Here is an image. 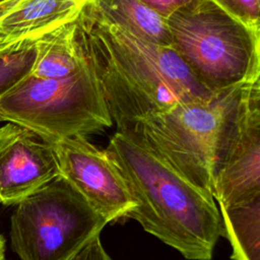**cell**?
<instances>
[{"label":"cell","mask_w":260,"mask_h":260,"mask_svg":"<svg viewBox=\"0 0 260 260\" xmlns=\"http://www.w3.org/2000/svg\"><path fill=\"white\" fill-rule=\"evenodd\" d=\"M59 176L52 143L13 123L0 127V204L16 205Z\"/></svg>","instance_id":"9c48e42d"},{"label":"cell","mask_w":260,"mask_h":260,"mask_svg":"<svg viewBox=\"0 0 260 260\" xmlns=\"http://www.w3.org/2000/svg\"><path fill=\"white\" fill-rule=\"evenodd\" d=\"M247 26L260 30V0H211Z\"/></svg>","instance_id":"9a60e30c"},{"label":"cell","mask_w":260,"mask_h":260,"mask_svg":"<svg viewBox=\"0 0 260 260\" xmlns=\"http://www.w3.org/2000/svg\"><path fill=\"white\" fill-rule=\"evenodd\" d=\"M67 260H114L101 242V234L92 237Z\"/></svg>","instance_id":"2e32d148"},{"label":"cell","mask_w":260,"mask_h":260,"mask_svg":"<svg viewBox=\"0 0 260 260\" xmlns=\"http://www.w3.org/2000/svg\"><path fill=\"white\" fill-rule=\"evenodd\" d=\"M52 144L60 176L108 223L127 217L135 201L106 149L95 147L84 136L64 138Z\"/></svg>","instance_id":"ba28073f"},{"label":"cell","mask_w":260,"mask_h":260,"mask_svg":"<svg viewBox=\"0 0 260 260\" xmlns=\"http://www.w3.org/2000/svg\"><path fill=\"white\" fill-rule=\"evenodd\" d=\"M82 6L96 18L139 39L172 48L167 20L141 0H87Z\"/></svg>","instance_id":"30bf717a"},{"label":"cell","mask_w":260,"mask_h":260,"mask_svg":"<svg viewBox=\"0 0 260 260\" xmlns=\"http://www.w3.org/2000/svg\"><path fill=\"white\" fill-rule=\"evenodd\" d=\"M106 150L135 201L127 217L184 258L210 260L223 236L213 196L190 182L130 129H117Z\"/></svg>","instance_id":"7a4b0ae2"},{"label":"cell","mask_w":260,"mask_h":260,"mask_svg":"<svg viewBox=\"0 0 260 260\" xmlns=\"http://www.w3.org/2000/svg\"><path fill=\"white\" fill-rule=\"evenodd\" d=\"M0 260H7L5 255V241L0 235Z\"/></svg>","instance_id":"d6986e66"},{"label":"cell","mask_w":260,"mask_h":260,"mask_svg":"<svg viewBox=\"0 0 260 260\" xmlns=\"http://www.w3.org/2000/svg\"><path fill=\"white\" fill-rule=\"evenodd\" d=\"M0 121L24 127L50 143L86 137L113 124L85 58L77 70L64 77H24L0 99Z\"/></svg>","instance_id":"5b68a950"},{"label":"cell","mask_w":260,"mask_h":260,"mask_svg":"<svg viewBox=\"0 0 260 260\" xmlns=\"http://www.w3.org/2000/svg\"><path fill=\"white\" fill-rule=\"evenodd\" d=\"M39 37H26L0 48V99L31 73Z\"/></svg>","instance_id":"5bb4252c"},{"label":"cell","mask_w":260,"mask_h":260,"mask_svg":"<svg viewBox=\"0 0 260 260\" xmlns=\"http://www.w3.org/2000/svg\"><path fill=\"white\" fill-rule=\"evenodd\" d=\"M77 38L117 129L212 93L172 48L107 23L83 6L77 16Z\"/></svg>","instance_id":"6da1fadb"},{"label":"cell","mask_w":260,"mask_h":260,"mask_svg":"<svg viewBox=\"0 0 260 260\" xmlns=\"http://www.w3.org/2000/svg\"><path fill=\"white\" fill-rule=\"evenodd\" d=\"M4 1H6V0H0V3H1V2H4Z\"/></svg>","instance_id":"44dd1931"},{"label":"cell","mask_w":260,"mask_h":260,"mask_svg":"<svg viewBox=\"0 0 260 260\" xmlns=\"http://www.w3.org/2000/svg\"><path fill=\"white\" fill-rule=\"evenodd\" d=\"M83 61L75 17L38 38L37 58L30 74L41 78L64 77L77 70Z\"/></svg>","instance_id":"7c38bea8"},{"label":"cell","mask_w":260,"mask_h":260,"mask_svg":"<svg viewBox=\"0 0 260 260\" xmlns=\"http://www.w3.org/2000/svg\"><path fill=\"white\" fill-rule=\"evenodd\" d=\"M107 224L59 176L16 204L11 246L20 260H67Z\"/></svg>","instance_id":"8992f818"},{"label":"cell","mask_w":260,"mask_h":260,"mask_svg":"<svg viewBox=\"0 0 260 260\" xmlns=\"http://www.w3.org/2000/svg\"><path fill=\"white\" fill-rule=\"evenodd\" d=\"M76 0H20L0 18V32L13 39L41 36L80 12Z\"/></svg>","instance_id":"8fae6325"},{"label":"cell","mask_w":260,"mask_h":260,"mask_svg":"<svg viewBox=\"0 0 260 260\" xmlns=\"http://www.w3.org/2000/svg\"><path fill=\"white\" fill-rule=\"evenodd\" d=\"M166 20L172 49L208 91L260 78V30L211 0H197Z\"/></svg>","instance_id":"3957f363"},{"label":"cell","mask_w":260,"mask_h":260,"mask_svg":"<svg viewBox=\"0 0 260 260\" xmlns=\"http://www.w3.org/2000/svg\"><path fill=\"white\" fill-rule=\"evenodd\" d=\"M246 83L212 92L203 100L178 104L128 129L190 182L212 195L218 152Z\"/></svg>","instance_id":"277c9868"},{"label":"cell","mask_w":260,"mask_h":260,"mask_svg":"<svg viewBox=\"0 0 260 260\" xmlns=\"http://www.w3.org/2000/svg\"><path fill=\"white\" fill-rule=\"evenodd\" d=\"M161 17L167 19L176 10L197 0H141Z\"/></svg>","instance_id":"e0dca14e"},{"label":"cell","mask_w":260,"mask_h":260,"mask_svg":"<svg viewBox=\"0 0 260 260\" xmlns=\"http://www.w3.org/2000/svg\"><path fill=\"white\" fill-rule=\"evenodd\" d=\"M212 195L223 206L260 197V78L244 85L225 129Z\"/></svg>","instance_id":"52a82bcc"},{"label":"cell","mask_w":260,"mask_h":260,"mask_svg":"<svg viewBox=\"0 0 260 260\" xmlns=\"http://www.w3.org/2000/svg\"><path fill=\"white\" fill-rule=\"evenodd\" d=\"M223 236L233 260H260V197L238 204L218 205Z\"/></svg>","instance_id":"4fadbf2b"},{"label":"cell","mask_w":260,"mask_h":260,"mask_svg":"<svg viewBox=\"0 0 260 260\" xmlns=\"http://www.w3.org/2000/svg\"><path fill=\"white\" fill-rule=\"evenodd\" d=\"M17 40H20V39H13V38H10L6 35H3L2 32H0V48L13 42V41H17Z\"/></svg>","instance_id":"ac0fdd59"},{"label":"cell","mask_w":260,"mask_h":260,"mask_svg":"<svg viewBox=\"0 0 260 260\" xmlns=\"http://www.w3.org/2000/svg\"><path fill=\"white\" fill-rule=\"evenodd\" d=\"M76 1H78V2H80V3H82V4H84L87 0H76Z\"/></svg>","instance_id":"ffe728a7"}]
</instances>
